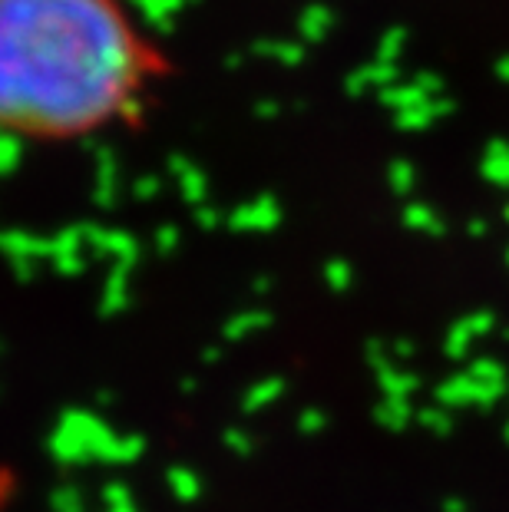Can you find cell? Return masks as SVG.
<instances>
[{"mask_svg":"<svg viewBox=\"0 0 509 512\" xmlns=\"http://www.w3.org/2000/svg\"><path fill=\"white\" fill-rule=\"evenodd\" d=\"M179 73L133 0H0V136L139 133Z\"/></svg>","mask_w":509,"mask_h":512,"instance_id":"obj_1","label":"cell"},{"mask_svg":"<svg viewBox=\"0 0 509 512\" xmlns=\"http://www.w3.org/2000/svg\"><path fill=\"white\" fill-rule=\"evenodd\" d=\"M14 496H17V473L10 466H0V512H7Z\"/></svg>","mask_w":509,"mask_h":512,"instance_id":"obj_2","label":"cell"}]
</instances>
